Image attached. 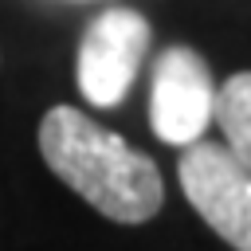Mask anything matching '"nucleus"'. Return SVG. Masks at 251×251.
<instances>
[{
    "mask_svg": "<svg viewBox=\"0 0 251 251\" xmlns=\"http://www.w3.org/2000/svg\"><path fill=\"white\" fill-rule=\"evenodd\" d=\"M47 169L114 224H145L165 204V180L141 149L75 106H51L39 122Z\"/></svg>",
    "mask_w": 251,
    "mask_h": 251,
    "instance_id": "nucleus-1",
    "label": "nucleus"
},
{
    "mask_svg": "<svg viewBox=\"0 0 251 251\" xmlns=\"http://www.w3.org/2000/svg\"><path fill=\"white\" fill-rule=\"evenodd\" d=\"M196 216L235 251H251V169L224 141H192L176 165Z\"/></svg>",
    "mask_w": 251,
    "mask_h": 251,
    "instance_id": "nucleus-2",
    "label": "nucleus"
},
{
    "mask_svg": "<svg viewBox=\"0 0 251 251\" xmlns=\"http://www.w3.org/2000/svg\"><path fill=\"white\" fill-rule=\"evenodd\" d=\"M153 27L141 12L133 8H110L98 12L82 39H78V59H75V82L90 106L114 110L126 102L145 51H149Z\"/></svg>",
    "mask_w": 251,
    "mask_h": 251,
    "instance_id": "nucleus-3",
    "label": "nucleus"
},
{
    "mask_svg": "<svg viewBox=\"0 0 251 251\" xmlns=\"http://www.w3.org/2000/svg\"><path fill=\"white\" fill-rule=\"evenodd\" d=\"M216 114V82L200 51L173 43L153 59L149 126L165 145H192Z\"/></svg>",
    "mask_w": 251,
    "mask_h": 251,
    "instance_id": "nucleus-4",
    "label": "nucleus"
},
{
    "mask_svg": "<svg viewBox=\"0 0 251 251\" xmlns=\"http://www.w3.org/2000/svg\"><path fill=\"white\" fill-rule=\"evenodd\" d=\"M212 122L224 129V145L251 169V71H235L216 90Z\"/></svg>",
    "mask_w": 251,
    "mask_h": 251,
    "instance_id": "nucleus-5",
    "label": "nucleus"
}]
</instances>
